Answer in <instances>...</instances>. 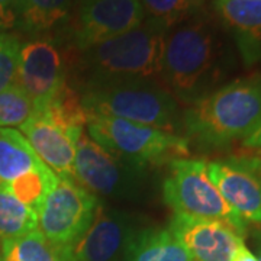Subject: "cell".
Wrapping results in <instances>:
<instances>
[{
  "instance_id": "4316f807",
  "label": "cell",
  "mask_w": 261,
  "mask_h": 261,
  "mask_svg": "<svg viewBox=\"0 0 261 261\" xmlns=\"http://www.w3.org/2000/svg\"><path fill=\"white\" fill-rule=\"evenodd\" d=\"M255 251H257V258L261 261V232L255 233Z\"/></svg>"
},
{
  "instance_id": "cb8c5ba5",
  "label": "cell",
  "mask_w": 261,
  "mask_h": 261,
  "mask_svg": "<svg viewBox=\"0 0 261 261\" xmlns=\"http://www.w3.org/2000/svg\"><path fill=\"white\" fill-rule=\"evenodd\" d=\"M22 0H0V31L18 28Z\"/></svg>"
},
{
  "instance_id": "d4e9b609",
  "label": "cell",
  "mask_w": 261,
  "mask_h": 261,
  "mask_svg": "<svg viewBox=\"0 0 261 261\" xmlns=\"http://www.w3.org/2000/svg\"><path fill=\"white\" fill-rule=\"evenodd\" d=\"M231 261H258V258L255 257V254L245 245L244 241L238 244V247L235 248Z\"/></svg>"
},
{
  "instance_id": "ac0fdd59",
  "label": "cell",
  "mask_w": 261,
  "mask_h": 261,
  "mask_svg": "<svg viewBox=\"0 0 261 261\" xmlns=\"http://www.w3.org/2000/svg\"><path fill=\"white\" fill-rule=\"evenodd\" d=\"M125 261H195L177 238L166 228L137 231L123 255Z\"/></svg>"
},
{
  "instance_id": "7a4b0ae2",
  "label": "cell",
  "mask_w": 261,
  "mask_h": 261,
  "mask_svg": "<svg viewBox=\"0 0 261 261\" xmlns=\"http://www.w3.org/2000/svg\"><path fill=\"white\" fill-rule=\"evenodd\" d=\"M167 29L145 19L137 28L84 51H73L79 89L119 80L161 82L163 51ZM163 83V82H161Z\"/></svg>"
},
{
  "instance_id": "44dd1931",
  "label": "cell",
  "mask_w": 261,
  "mask_h": 261,
  "mask_svg": "<svg viewBox=\"0 0 261 261\" xmlns=\"http://www.w3.org/2000/svg\"><path fill=\"white\" fill-rule=\"evenodd\" d=\"M145 19L170 29L203 9V0H140Z\"/></svg>"
},
{
  "instance_id": "8992f818",
  "label": "cell",
  "mask_w": 261,
  "mask_h": 261,
  "mask_svg": "<svg viewBox=\"0 0 261 261\" xmlns=\"http://www.w3.org/2000/svg\"><path fill=\"white\" fill-rule=\"evenodd\" d=\"M86 126L89 137L103 148L141 167L170 164L189 155L185 137L152 126L94 113H89Z\"/></svg>"
},
{
  "instance_id": "4fadbf2b",
  "label": "cell",
  "mask_w": 261,
  "mask_h": 261,
  "mask_svg": "<svg viewBox=\"0 0 261 261\" xmlns=\"http://www.w3.org/2000/svg\"><path fill=\"white\" fill-rule=\"evenodd\" d=\"M195 261H231L244 235L229 224L193 215L174 214L168 228Z\"/></svg>"
},
{
  "instance_id": "83f0119b",
  "label": "cell",
  "mask_w": 261,
  "mask_h": 261,
  "mask_svg": "<svg viewBox=\"0 0 261 261\" xmlns=\"http://www.w3.org/2000/svg\"><path fill=\"white\" fill-rule=\"evenodd\" d=\"M0 261H2V241H0Z\"/></svg>"
},
{
  "instance_id": "9a60e30c",
  "label": "cell",
  "mask_w": 261,
  "mask_h": 261,
  "mask_svg": "<svg viewBox=\"0 0 261 261\" xmlns=\"http://www.w3.org/2000/svg\"><path fill=\"white\" fill-rule=\"evenodd\" d=\"M212 9L243 64L261 65V0H214Z\"/></svg>"
},
{
  "instance_id": "6da1fadb",
  "label": "cell",
  "mask_w": 261,
  "mask_h": 261,
  "mask_svg": "<svg viewBox=\"0 0 261 261\" xmlns=\"http://www.w3.org/2000/svg\"><path fill=\"white\" fill-rule=\"evenodd\" d=\"M238 53L214 13L205 9L167 29L161 82L186 106L231 82Z\"/></svg>"
},
{
  "instance_id": "ffe728a7",
  "label": "cell",
  "mask_w": 261,
  "mask_h": 261,
  "mask_svg": "<svg viewBox=\"0 0 261 261\" xmlns=\"http://www.w3.org/2000/svg\"><path fill=\"white\" fill-rule=\"evenodd\" d=\"M37 229V211L0 186V241L19 238Z\"/></svg>"
},
{
  "instance_id": "7c38bea8",
  "label": "cell",
  "mask_w": 261,
  "mask_h": 261,
  "mask_svg": "<svg viewBox=\"0 0 261 261\" xmlns=\"http://www.w3.org/2000/svg\"><path fill=\"white\" fill-rule=\"evenodd\" d=\"M56 180L19 130L0 128V186L38 212Z\"/></svg>"
},
{
  "instance_id": "277c9868",
  "label": "cell",
  "mask_w": 261,
  "mask_h": 261,
  "mask_svg": "<svg viewBox=\"0 0 261 261\" xmlns=\"http://www.w3.org/2000/svg\"><path fill=\"white\" fill-rule=\"evenodd\" d=\"M77 92L87 113L119 118L170 134L183 129L178 102L157 80L108 82L86 86Z\"/></svg>"
},
{
  "instance_id": "ba28073f",
  "label": "cell",
  "mask_w": 261,
  "mask_h": 261,
  "mask_svg": "<svg viewBox=\"0 0 261 261\" xmlns=\"http://www.w3.org/2000/svg\"><path fill=\"white\" fill-rule=\"evenodd\" d=\"M163 197L174 214L224 221L241 235L247 231L245 221L226 203L209 178L207 163L203 160H173L163 183Z\"/></svg>"
},
{
  "instance_id": "7402d4cb",
  "label": "cell",
  "mask_w": 261,
  "mask_h": 261,
  "mask_svg": "<svg viewBox=\"0 0 261 261\" xmlns=\"http://www.w3.org/2000/svg\"><path fill=\"white\" fill-rule=\"evenodd\" d=\"M34 109V102L27 92L16 83L12 84L0 92V128H20L31 118Z\"/></svg>"
},
{
  "instance_id": "9c48e42d",
  "label": "cell",
  "mask_w": 261,
  "mask_h": 261,
  "mask_svg": "<svg viewBox=\"0 0 261 261\" xmlns=\"http://www.w3.org/2000/svg\"><path fill=\"white\" fill-rule=\"evenodd\" d=\"M71 60L73 49L63 35L32 37L20 45L16 84L35 108L44 106L73 87Z\"/></svg>"
},
{
  "instance_id": "5bb4252c",
  "label": "cell",
  "mask_w": 261,
  "mask_h": 261,
  "mask_svg": "<svg viewBox=\"0 0 261 261\" xmlns=\"http://www.w3.org/2000/svg\"><path fill=\"white\" fill-rule=\"evenodd\" d=\"M135 232L132 215L99 206L93 224L71 247L73 261H119Z\"/></svg>"
},
{
  "instance_id": "484cf974",
  "label": "cell",
  "mask_w": 261,
  "mask_h": 261,
  "mask_svg": "<svg viewBox=\"0 0 261 261\" xmlns=\"http://www.w3.org/2000/svg\"><path fill=\"white\" fill-rule=\"evenodd\" d=\"M244 144L250 148L261 149V121L258 125L244 138Z\"/></svg>"
},
{
  "instance_id": "30bf717a",
  "label": "cell",
  "mask_w": 261,
  "mask_h": 261,
  "mask_svg": "<svg viewBox=\"0 0 261 261\" xmlns=\"http://www.w3.org/2000/svg\"><path fill=\"white\" fill-rule=\"evenodd\" d=\"M99 206V199L74 178L57 177L39 206L38 231L54 244L71 248L93 224Z\"/></svg>"
},
{
  "instance_id": "5b68a950",
  "label": "cell",
  "mask_w": 261,
  "mask_h": 261,
  "mask_svg": "<svg viewBox=\"0 0 261 261\" xmlns=\"http://www.w3.org/2000/svg\"><path fill=\"white\" fill-rule=\"evenodd\" d=\"M87 116L80 93L73 86L56 100L35 108L20 126V134L57 177L74 178L75 149Z\"/></svg>"
},
{
  "instance_id": "2e32d148",
  "label": "cell",
  "mask_w": 261,
  "mask_h": 261,
  "mask_svg": "<svg viewBox=\"0 0 261 261\" xmlns=\"http://www.w3.org/2000/svg\"><path fill=\"white\" fill-rule=\"evenodd\" d=\"M207 176L244 221L261 224V178L244 164L207 163Z\"/></svg>"
},
{
  "instance_id": "8fae6325",
  "label": "cell",
  "mask_w": 261,
  "mask_h": 261,
  "mask_svg": "<svg viewBox=\"0 0 261 261\" xmlns=\"http://www.w3.org/2000/svg\"><path fill=\"white\" fill-rule=\"evenodd\" d=\"M144 20L140 0H79L63 37L73 51L80 53L137 28Z\"/></svg>"
},
{
  "instance_id": "52a82bcc",
  "label": "cell",
  "mask_w": 261,
  "mask_h": 261,
  "mask_svg": "<svg viewBox=\"0 0 261 261\" xmlns=\"http://www.w3.org/2000/svg\"><path fill=\"white\" fill-rule=\"evenodd\" d=\"M148 168L121 159L83 132L77 142L74 180L89 192L115 200L141 202L148 195Z\"/></svg>"
},
{
  "instance_id": "603a6c76",
  "label": "cell",
  "mask_w": 261,
  "mask_h": 261,
  "mask_svg": "<svg viewBox=\"0 0 261 261\" xmlns=\"http://www.w3.org/2000/svg\"><path fill=\"white\" fill-rule=\"evenodd\" d=\"M20 42L10 34H0V92L16 83Z\"/></svg>"
},
{
  "instance_id": "d6986e66",
  "label": "cell",
  "mask_w": 261,
  "mask_h": 261,
  "mask_svg": "<svg viewBox=\"0 0 261 261\" xmlns=\"http://www.w3.org/2000/svg\"><path fill=\"white\" fill-rule=\"evenodd\" d=\"M2 261H73L71 248L54 244L39 231L2 241Z\"/></svg>"
},
{
  "instance_id": "3957f363",
  "label": "cell",
  "mask_w": 261,
  "mask_h": 261,
  "mask_svg": "<svg viewBox=\"0 0 261 261\" xmlns=\"http://www.w3.org/2000/svg\"><path fill=\"white\" fill-rule=\"evenodd\" d=\"M261 121V75L238 77L183 112L185 138L205 147H224L245 138Z\"/></svg>"
},
{
  "instance_id": "e0dca14e",
  "label": "cell",
  "mask_w": 261,
  "mask_h": 261,
  "mask_svg": "<svg viewBox=\"0 0 261 261\" xmlns=\"http://www.w3.org/2000/svg\"><path fill=\"white\" fill-rule=\"evenodd\" d=\"M73 18V0H22L18 28L32 37L63 35Z\"/></svg>"
}]
</instances>
